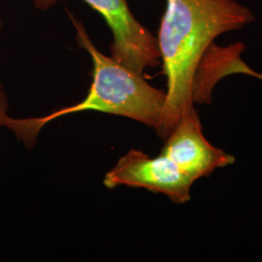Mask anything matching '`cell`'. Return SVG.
Wrapping results in <instances>:
<instances>
[{"mask_svg":"<svg viewBox=\"0 0 262 262\" xmlns=\"http://www.w3.org/2000/svg\"><path fill=\"white\" fill-rule=\"evenodd\" d=\"M255 21L235 0H166L158 46L167 92L157 133L166 139L182 114L194 106L197 69L215 38Z\"/></svg>","mask_w":262,"mask_h":262,"instance_id":"1","label":"cell"},{"mask_svg":"<svg viewBox=\"0 0 262 262\" xmlns=\"http://www.w3.org/2000/svg\"><path fill=\"white\" fill-rule=\"evenodd\" d=\"M194 182L163 155L150 158L142 150H130L106 174L103 184L109 189L120 186L145 188L185 204Z\"/></svg>","mask_w":262,"mask_h":262,"instance_id":"4","label":"cell"},{"mask_svg":"<svg viewBox=\"0 0 262 262\" xmlns=\"http://www.w3.org/2000/svg\"><path fill=\"white\" fill-rule=\"evenodd\" d=\"M58 0H34L36 9L52 8ZM98 12L111 29V56L131 71L143 75L160 64L157 37L134 17L127 0H84Z\"/></svg>","mask_w":262,"mask_h":262,"instance_id":"3","label":"cell"},{"mask_svg":"<svg viewBox=\"0 0 262 262\" xmlns=\"http://www.w3.org/2000/svg\"><path fill=\"white\" fill-rule=\"evenodd\" d=\"M161 155L195 181L235 162L233 156L211 145L205 138L194 106L182 114L166 138Z\"/></svg>","mask_w":262,"mask_h":262,"instance_id":"5","label":"cell"},{"mask_svg":"<svg viewBox=\"0 0 262 262\" xmlns=\"http://www.w3.org/2000/svg\"><path fill=\"white\" fill-rule=\"evenodd\" d=\"M250 76H253L254 78H257V79H259V80H261L262 81V73H258V72H256V71H254V70H251V72H250Z\"/></svg>","mask_w":262,"mask_h":262,"instance_id":"8","label":"cell"},{"mask_svg":"<svg viewBox=\"0 0 262 262\" xmlns=\"http://www.w3.org/2000/svg\"><path fill=\"white\" fill-rule=\"evenodd\" d=\"M0 107L6 111H8V107H9L7 94L5 93L4 85L1 83V81H0Z\"/></svg>","mask_w":262,"mask_h":262,"instance_id":"6","label":"cell"},{"mask_svg":"<svg viewBox=\"0 0 262 262\" xmlns=\"http://www.w3.org/2000/svg\"><path fill=\"white\" fill-rule=\"evenodd\" d=\"M7 115H8V114H7V111H6V110H4V109H2V108L0 107V134H1V129H2V127H4V124H3L4 118H5Z\"/></svg>","mask_w":262,"mask_h":262,"instance_id":"7","label":"cell"},{"mask_svg":"<svg viewBox=\"0 0 262 262\" xmlns=\"http://www.w3.org/2000/svg\"><path fill=\"white\" fill-rule=\"evenodd\" d=\"M69 18L77 31L79 46L88 52L93 60V83L89 93L82 101L42 117L15 119L7 115L3 122L4 127L12 131L28 149L34 147L40 131L48 123L85 111L122 116L157 130L166 93L150 85L143 75L117 62L112 56L103 55L95 47L84 25L71 13Z\"/></svg>","mask_w":262,"mask_h":262,"instance_id":"2","label":"cell"},{"mask_svg":"<svg viewBox=\"0 0 262 262\" xmlns=\"http://www.w3.org/2000/svg\"><path fill=\"white\" fill-rule=\"evenodd\" d=\"M2 25H3V23H2V19H1V17H0V29L2 28Z\"/></svg>","mask_w":262,"mask_h":262,"instance_id":"9","label":"cell"}]
</instances>
